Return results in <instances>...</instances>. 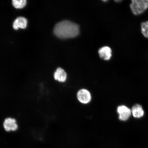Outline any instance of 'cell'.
I'll return each instance as SVG.
<instances>
[{"label":"cell","instance_id":"obj_10","mask_svg":"<svg viewBox=\"0 0 148 148\" xmlns=\"http://www.w3.org/2000/svg\"><path fill=\"white\" fill-rule=\"evenodd\" d=\"M27 3L26 0H13L12 4L16 8H21L25 6Z\"/></svg>","mask_w":148,"mask_h":148},{"label":"cell","instance_id":"obj_8","mask_svg":"<svg viewBox=\"0 0 148 148\" xmlns=\"http://www.w3.org/2000/svg\"><path fill=\"white\" fill-rule=\"evenodd\" d=\"M27 21L26 18L23 16H19L14 20L13 27L15 29H18V28H25L27 27Z\"/></svg>","mask_w":148,"mask_h":148},{"label":"cell","instance_id":"obj_2","mask_svg":"<svg viewBox=\"0 0 148 148\" xmlns=\"http://www.w3.org/2000/svg\"><path fill=\"white\" fill-rule=\"evenodd\" d=\"M130 7L133 13L138 15L148 8V0H132Z\"/></svg>","mask_w":148,"mask_h":148},{"label":"cell","instance_id":"obj_3","mask_svg":"<svg viewBox=\"0 0 148 148\" xmlns=\"http://www.w3.org/2000/svg\"><path fill=\"white\" fill-rule=\"evenodd\" d=\"M2 126L7 132H16L19 128L17 120L12 116H7L5 118L2 123Z\"/></svg>","mask_w":148,"mask_h":148},{"label":"cell","instance_id":"obj_4","mask_svg":"<svg viewBox=\"0 0 148 148\" xmlns=\"http://www.w3.org/2000/svg\"><path fill=\"white\" fill-rule=\"evenodd\" d=\"M77 99L80 103L83 104H87L91 99V95L88 90L82 89L79 90L77 94Z\"/></svg>","mask_w":148,"mask_h":148},{"label":"cell","instance_id":"obj_1","mask_svg":"<svg viewBox=\"0 0 148 148\" xmlns=\"http://www.w3.org/2000/svg\"><path fill=\"white\" fill-rule=\"evenodd\" d=\"M53 32L56 36L62 38H75L79 34V26L68 20L59 22L55 26Z\"/></svg>","mask_w":148,"mask_h":148},{"label":"cell","instance_id":"obj_7","mask_svg":"<svg viewBox=\"0 0 148 148\" xmlns=\"http://www.w3.org/2000/svg\"><path fill=\"white\" fill-rule=\"evenodd\" d=\"M112 50L108 46H105L100 49L99 53L100 57L103 60H110L112 56Z\"/></svg>","mask_w":148,"mask_h":148},{"label":"cell","instance_id":"obj_9","mask_svg":"<svg viewBox=\"0 0 148 148\" xmlns=\"http://www.w3.org/2000/svg\"><path fill=\"white\" fill-rule=\"evenodd\" d=\"M131 110L132 115L135 118H140L144 115V112L143 108L140 105H135Z\"/></svg>","mask_w":148,"mask_h":148},{"label":"cell","instance_id":"obj_11","mask_svg":"<svg viewBox=\"0 0 148 148\" xmlns=\"http://www.w3.org/2000/svg\"><path fill=\"white\" fill-rule=\"evenodd\" d=\"M141 32L143 36L148 38V21L144 22L141 25Z\"/></svg>","mask_w":148,"mask_h":148},{"label":"cell","instance_id":"obj_5","mask_svg":"<svg viewBox=\"0 0 148 148\" xmlns=\"http://www.w3.org/2000/svg\"><path fill=\"white\" fill-rule=\"evenodd\" d=\"M117 112L119 115V119L123 121L128 120L132 114L131 110L125 105L118 107Z\"/></svg>","mask_w":148,"mask_h":148},{"label":"cell","instance_id":"obj_6","mask_svg":"<svg viewBox=\"0 0 148 148\" xmlns=\"http://www.w3.org/2000/svg\"><path fill=\"white\" fill-rule=\"evenodd\" d=\"M53 77L56 81L59 82L63 83L66 80L67 74L65 71L61 68H57L53 74Z\"/></svg>","mask_w":148,"mask_h":148}]
</instances>
